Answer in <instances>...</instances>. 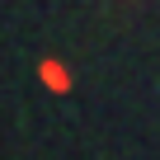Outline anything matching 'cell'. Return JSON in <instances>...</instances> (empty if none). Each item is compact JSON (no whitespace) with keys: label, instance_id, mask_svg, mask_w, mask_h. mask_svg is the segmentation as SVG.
Instances as JSON below:
<instances>
[{"label":"cell","instance_id":"1","mask_svg":"<svg viewBox=\"0 0 160 160\" xmlns=\"http://www.w3.org/2000/svg\"><path fill=\"white\" fill-rule=\"evenodd\" d=\"M38 80H42L47 90H57V94H66V90H71V71H66L57 57H47V61L38 66Z\"/></svg>","mask_w":160,"mask_h":160}]
</instances>
